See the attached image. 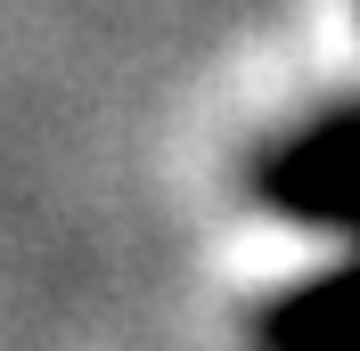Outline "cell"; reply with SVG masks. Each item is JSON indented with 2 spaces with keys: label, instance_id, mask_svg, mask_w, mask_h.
Returning a JSON list of instances; mask_svg holds the SVG:
<instances>
[{
  "label": "cell",
  "instance_id": "obj_1",
  "mask_svg": "<svg viewBox=\"0 0 360 351\" xmlns=\"http://www.w3.org/2000/svg\"><path fill=\"white\" fill-rule=\"evenodd\" d=\"M254 197L303 229H360V107L303 123L254 164Z\"/></svg>",
  "mask_w": 360,
  "mask_h": 351
}]
</instances>
